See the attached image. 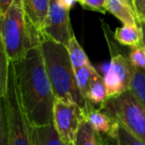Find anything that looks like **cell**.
Listing matches in <instances>:
<instances>
[{
    "instance_id": "cell-1",
    "label": "cell",
    "mask_w": 145,
    "mask_h": 145,
    "mask_svg": "<svg viewBox=\"0 0 145 145\" xmlns=\"http://www.w3.org/2000/svg\"><path fill=\"white\" fill-rule=\"evenodd\" d=\"M13 66L20 100L31 126L42 127L52 124L56 97L40 44L29 48L23 57L13 63Z\"/></svg>"
},
{
    "instance_id": "cell-2",
    "label": "cell",
    "mask_w": 145,
    "mask_h": 145,
    "mask_svg": "<svg viewBox=\"0 0 145 145\" xmlns=\"http://www.w3.org/2000/svg\"><path fill=\"white\" fill-rule=\"evenodd\" d=\"M40 46L56 99L77 104L87 113L93 106L87 103L79 91L67 46L46 37H41Z\"/></svg>"
},
{
    "instance_id": "cell-3",
    "label": "cell",
    "mask_w": 145,
    "mask_h": 145,
    "mask_svg": "<svg viewBox=\"0 0 145 145\" xmlns=\"http://www.w3.org/2000/svg\"><path fill=\"white\" fill-rule=\"evenodd\" d=\"M1 50L10 62H17L32 46L40 44L41 36L26 21L22 0H14L6 14L1 17Z\"/></svg>"
},
{
    "instance_id": "cell-4",
    "label": "cell",
    "mask_w": 145,
    "mask_h": 145,
    "mask_svg": "<svg viewBox=\"0 0 145 145\" xmlns=\"http://www.w3.org/2000/svg\"><path fill=\"white\" fill-rule=\"evenodd\" d=\"M0 106L6 115L9 145H33L32 126L22 106L14 66L10 61L6 87L0 92Z\"/></svg>"
},
{
    "instance_id": "cell-5",
    "label": "cell",
    "mask_w": 145,
    "mask_h": 145,
    "mask_svg": "<svg viewBox=\"0 0 145 145\" xmlns=\"http://www.w3.org/2000/svg\"><path fill=\"white\" fill-rule=\"evenodd\" d=\"M101 110L145 142V106L129 90L109 98Z\"/></svg>"
},
{
    "instance_id": "cell-6",
    "label": "cell",
    "mask_w": 145,
    "mask_h": 145,
    "mask_svg": "<svg viewBox=\"0 0 145 145\" xmlns=\"http://www.w3.org/2000/svg\"><path fill=\"white\" fill-rule=\"evenodd\" d=\"M85 113L75 103L56 99L53 108V124L61 139L66 145H75Z\"/></svg>"
},
{
    "instance_id": "cell-7",
    "label": "cell",
    "mask_w": 145,
    "mask_h": 145,
    "mask_svg": "<svg viewBox=\"0 0 145 145\" xmlns=\"http://www.w3.org/2000/svg\"><path fill=\"white\" fill-rule=\"evenodd\" d=\"M113 54L105 76L109 98H113L125 93L130 89L135 67L129 58L121 54Z\"/></svg>"
},
{
    "instance_id": "cell-8",
    "label": "cell",
    "mask_w": 145,
    "mask_h": 145,
    "mask_svg": "<svg viewBox=\"0 0 145 145\" xmlns=\"http://www.w3.org/2000/svg\"><path fill=\"white\" fill-rule=\"evenodd\" d=\"M69 13L70 10L61 5L59 0H51L48 17L41 37L67 46L73 36Z\"/></svg>"
},
{
    "instance_id": "cell-9",
    "label": "cell",
    "mask_w": 145,
    "mask_h": 145,
    "mask_svg": "<svg viewBox=\"0 0 145 145\" xmlns=\"http://www.w3.org/2000/svg\"><path fill=\"white\" fill-rule=\"evenodd\" d=\"M51 0H22L26 21L31 29L42 35L48 17Z\"/></svg>"
},
{
    "instance_id": "cell-10",
    "label": "cell",
    "mask_w": 145,
    "mask_h": 145,
    "mask_svg": "<svg viewBox=\"0 0 145 145\" xmlns=\"http://www.w3.org/2000/svg\"><path fill=\"white\" fill-rule=\"evenodd\" d=\"M85 120L91 126L101 134L109 136L115 125V120L105 112L97 107H91L85 113Z\"/></svg>"
},
{
    "instance_id": "cell-11",
    "label": "cell",
    "mask_w": 145,
    "mask_h": 145,
    "mask_svg": "<svg viewBox=\"0 0 145 145\" xmlns=\"http://www.w3.org/2000/svg\"><path fill=\"white\" fill-rule=\"evenodd\" d=\"M107 10L123 25H140L129 0H107Z\"/></svg>"
},
{
    "instance_id": "cell-12",
    "label": "cell",
    "mask_w": 145,
    "mask_h": 145,
    "mask_svg": "<svg viewBox=\"0 0 145 145\" xmlns=\"http://www.w3.org/2000/svg\"><path fill=\"white\" fill-rule=\"evenodd\" d=\"M114 39L119 44L133 48L143 46L144 33L140 25H123L114 32Z\"/></svg>"
},
{
    "instance_id": "cell-13",
    "label": "cell",
    "mask_w": 145,
    "mask_h": 145,
    "mask_svg": "<svg viewBox=\"0 0 145 145\" xmlns=\"http://www.w3.org/2000/svg\"><path fill=\"white\" fill-rule=\"evenodd\" d=\"M109 98L107 94L105 77H103L99 72H97L89 88V92L87 95V103L89 105L101 109L105 106V104L109 101Z\"/></svg>"
},
{
    "instance_id": "cell-14",
    "label": "cell",
    "mask_w": 145,
    "mask_h": 145,
    "mask_svg": "<svg viewBox=\"0 0 145 145\" xmlns=\"http://www.w3.org/2000/svg\"><path fill=\"white\" fill-rule=\"evenodd\" d=\"M109 145H145V142L132 134L125 126L115 120L112 132L105 136Z\"/></svg>"
},
{
    "instance_id": "cell-15",
    "label": "cell",
    "mask_w": 145,
    "mask_h": 145,
    "mask_svg": "<svg viewBox=\"0 0 145 145\" xmlns=\"http://www.w3.org/2000/svg\"><path fill=\"white\" fill-rule=\"evenodd\" d=\"M75 145H109V142L105 135L95 131L87 120H83L77 131Z\"/></svg>"
},
{
    "instance_id": "cell-16",
    "label": "cell",
    "mask_w": 145,
    "mask_h": 145,
    "mask_svg": "<svg viewBox=\"0 0 145 145\" xmlns=\"http://www.w3.org/2000/svg\"><path fill=\"white\" fill-rule=\"evenodd\" d=\"M33 145H66L59 136L54 124L32 127Z\"/></svg>"
},
{
    "instance_id": "cell-17",
    "label": "cell",
    "mask_w": 145,
    "mask_h": 145,
    "mask_svg": "<svg viewBox=\"0 0 145 145\" xmlns=\"http://www.w3.org/2000/svg\"><path fill=\"white\" fill-rule=\"evenodd\" d=\"M66 46L69 52V56H70V59L72 61V64L75 71L79 70V68L91 63L89 57L85 54V50H83L79 42L75 39V35L72 37V39H71L70 42H68V44Z\"/></svg>"
},
{
    "instance_id": "cell-18",
    "label": "cell",
    "mask_w": 145,
    "mask_h": 145,
    "mask_svg": "<svg viewBox=\"0 0 145 145\" xmlns=\"http://www.w3.org/2000/svg\"><path fill=\"white\" fill-rule=\"evenodd\" d=\"M75 72L79 91H81V95L83 96V98L87 100V92H89V85H91V80H93V76H95V74L97 71L91 65V63H89V64L81 67V68H79V70L75 71Z\"/></svg>"
},
{
    "instance_id": "cell-19",
    "label": "cell",
    "mask_w": 145,
    "mask_h": 145,
    "mask_svg": "<svg viewBox=\"0 0 145 145\" xmlns=\"http://www.w3.org/2000/svg\"><path fill=\"white\" fill-rule=\"evenodd\" d=\"M129 91L145 106V69L135 68Z\"/></svg>"
},
{
    "instance_id": "cell-20",
    "label": "cell",
    "mask_w": 145,
    "mask_h": 145,
    "mask_svg": "<svg viewBox=\"0 0 145 145\" xmlns=\"http://www.w3.org/2000/svg\"><path fill=\"white\" fill-rule=\"evenodd\" d=\"M128 58L135 68L145 69V44L131 48Z\"/></svg>"
},
{
    "instance_id": "cell-21",
    "label": "cell",
    "mask_w": 145,
    "mask_h": 145,
    "mask_svg": "<svg viewBox=\"0 0 145 145\" xmlns=\"http://www.w3.org/2000/svg\"><path fill=\"white\" fill-rule=\"evenodd\" d=\"M81 5L85 9L105 13L107 10V0H81Z\"/></svg>"
},
{
    "instance_id": "cell-22",
    "label": "cell",
    "mask_w": 145,
    "mask_h": 145,
    "mask_svg": "<svg viewBox=\"0 0 145 145\" xmlns=\"http://www.w3.org/2000/svg\"><path fill=\"white\" fill-rule=\"evenodd\" d=\"M0 145H9L6 115L1 106H0Z\"/></svg>"
},
{
    "instance_id": "cell-23",
    "label": "cell",
    "mask_w": 145,
    "mask_h": 145,
    "mask_svg": "<svg viewBox=\"0 0 145 145\" xmlns=\"http://www.w3.org/2000/svg\"><path fill=\"white\" fill-rule=\"evenodd\" d=\"M132 7L140 25L145 20V0H131Z\"/></svg>"
},
{
    "instance_id": "cell-24",
    "label": "cell",
    "mask_w": 145,
    "mask_h": 145,
    "mask_svg": "<svg viewBox=\"0 0 145 145\" xmlns=\"http://www.w3.org/2000/svg\"><path fill=\"white\" fill-rule=\"evenodd\" d=\"M13 2L14 0H0V17H3L5 15Z\"/></svg>"
},
{
    "instance_id": "cell-25",
    "label": "cell",
    "mask_w": 145,
    "mask_h": 145,
    "mask_svg": "<svg viewBox=\"0 0 145 145\" xmlns=\"http://www.w3.org/2000/svg\"><path fill=\"white\" fill-rule=\"evenodd\" d=\"M61 3V5L64 6L65 8H67L68 10H71V8L73 6V4H75V2L77 1V0H59Z\"/></svg>"
},
{
    "instance_id": "cell-26",
    "label": "cell",
    "mask_w": 145,
    "mask_h": 145,
    "mask_svg": "<svg viewBox=\"0 0 145 145\" xmlns=\"http://www.w3.org/2000/svg\"><path fill=\"white\" fill-rule=\"evenodd\" d=\"M142 25H143V26H145V20H144L143 22H142Z\"/></svg>"
},
{
    "instance_id": "cell-27",
    "label": "cell",
    "mask_w": 145,
    "mask_h": 145,
    "mask_svg": "<svg viewBox=\"0 0 145 145\" xmlns=\"http://www.w3.org/2000/svg\"><path fill=\"white\" fill-rule=\"evenodd\" d=\"M77 2H79V3H81V0H77Z\"/></svg>"
},
{
    "instance_id": "cell-28",
    "label": "cell",
    "mask_w": 145,
    "mask_h": 145,
    "mask_svg": "<svg viewBox=\"0 0 145 145\" xmlns=\"http://www.w3.org/2000/svg\"><path fill=\"white\" fill-rule=\"evenodd\" d=\"M129 1H130V3H131V0H129Z\"/></svg>"
}]
</instances>
